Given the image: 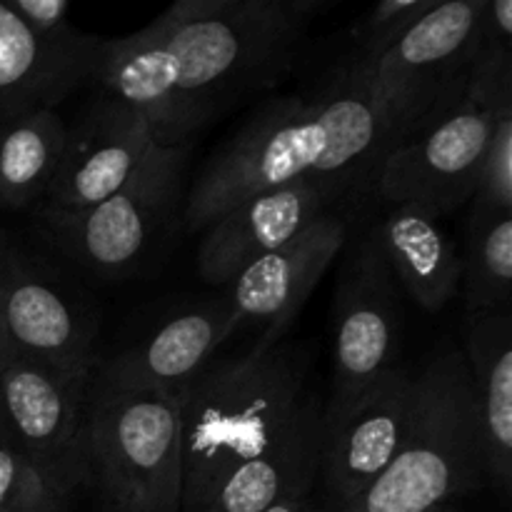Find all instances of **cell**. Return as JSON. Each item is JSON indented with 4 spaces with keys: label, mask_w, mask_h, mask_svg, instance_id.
<instances>
[{
    "label": "cell",
    "mask_w": 512,
    "mask_h": 512,
    "mask_svg": "<svg viewBox=\"0 0 512 512\" xmlns=\"http://www.w3.org/2000/svg\"><path fill=\"white\" fill-rule=\"evenodd\" d=\"M313 0H180L138 33L100 38L93 83L130 105L160 148L190 145L223 110L295 63Z\"/></svg>",
    "instance_id": "1"
},
{
    "label": "cell",
    "mask_w": 512,
    "mask_h": 512,
    "mask_svg": "<svg viewBox=\"0 0 512 512\" xmlns=\"http://www.w3.org/2000/svg\"><path fill=\"white\" fill-rule=\"evenodd\" d=\"M380 158L373 68L358 58L318 93L265 103L225 140L185 198V230L200 233L235 205L295 183L338 193Z\"/></svg>",
    "instance_id": "2"
},
{
    "label": "cell",
    "mask_w": 512,
    "mask_h": 512,
    "mask_svg": "<svg viewBox=\"0 0 512 512\" xmlns=\"http://www.w3.org/2000/svg\"><path fill=\"white\" fill-rule=\"evenodd\" d=\"M318 405L288 345L253 348L245 358L203 370L180 393V512L203 510L235 468L268 453Z\"/></svg>",
    "instance_id": "3"
},
{
    "label": "cell",
    "mask_w": 512,
    "mask_h": 512,
    "mask_svg": "<svg viewBox=\"0 0 512 512\" xmlns=\"http://www.w3.org/2000/svg\"><path fill=\"white\" fill-rule=\"evenodd\" d=\"M488 480L473 380L463 353H450L415 375L403 445L365 493L318 512H433Z\"/></svg>",
    "instance_id": "4"
},
{
    "label": "cell",
    "mask_w": 512,
    "mask_h": 512,
    "mask_svg": "<svg viewBox=\"0 0 512 512\" xmlns=\"http://www.w3.org/2000/svg\"><path fill=\"white\" fill-rule=\"evenodd\" d=\"M180 393H118L90 378L85 490L103 512H180Z\"/></svg>",
    "instance_id": "5"
},
{
    "label": "cell",
    "mask_w": 512,
    "mask_h": 512,
    "mask_svg": "<svg viewBox=\"0 0 512 512\" xmlns=\"http://www.w3.org/2000/svg\"><path fill=\"white\" fill-rule=\"evenodd\" d=\"M512 108V85L470 73L468 90L430 115L378 163L380 195L440 218L473 200L500 113Z\"/></svg>",
    "instance_id": "6"
},
{
    "label": "cell",
    "mask_w": 512,
    "mask_h": 512,
    "mask_svg": "<svg viewBox=\"0 0 512 512\" xmlns=\"http://www.w3.org/2000/svg\"><path fill=\"white\" fill-rule=\"evenodd\" d=\"M483 10L485 0L435 3L373 65L383 155L468 90L483 43Z\"/></svg>",
    "instance_id": "7"
},
{
    "label": "cell",
    "mask_w": 512,
    "mask_h": 512,
    "mask_svg": "<svg viewBox=\"0 0 512 512\" xmlns=\"http://www.w3.org/2000/svg\"><path fill=\"white\" fill-rule=\"evenodd\" d=\"M188 153L190 145H153L143 165L118 193L75 213L33 210L35 228L80 270L118 278L138 263L163 220L173 213Z\"/></svg>",
    "instance_id": "8"
},
{
    "label": "cell",
    "mask_w": 512,
    "mask_h": 512,
    "mask_svg": "<svg viewBox=\"0 0 512 512\" xmlns=\"http://www.w3.org/2000/svg\"><path fill=\"white\" fill-rule=\"evenodd\" d=\"M88 385L90 378L55 373L0 348V448L33 465L70 505L85 490Z\"/></svg>",
    "instance_id": "9"
},
{
    "label": "cell",
    "mask_w": 512,
    "mask_h": 512,
    "mask_svg": "<svg viewBox=\"0 0 512 512\" xmlns=\"http://www.w3.org/2000/svg\"><path fill=\"white\" fill-rule=\"evenodd\" d=\"M0 348L65 375L93 378L95 320L38 258L0 235Z\"/></svg>",
    "instance_id": "10"
},
{
    "label": "cell",
    "mask_w": 512,
    "mask_h": 512,
    "mask_svg": "<svg viewBox=\"0 0 512 512\" xmlns=\"http://www.w3.org/2000/svg\"><path fill=\"white\" fill-rule=\"evenodd\" d=\"M388 263L378 240L365 245L345 278L335 313L333 390L320 425H333L393 373L395 313Z\"/></svg>",
    "instance_id": "11"
},
{
    "label": "cell",
    "mask_w": 512,
    "mask_h": 512,
    "mask_svg": "<svg viewBox=\"0 0 512 512\" xmlns=\"http://www.w3.org/2000/svg\"><path fill=\"white\" fill-rule=\"evenodd\" d=\"M415 375L395 368L333 425H320L318 478L323 510L340 508L383 475L403 445L413 408Z\"/></svg>",
    "instance_id": "12"
},
{
    "label": "cell",
    "mask_w": 512,
    "mask_h": 512,
    "mask_svg": "<svg viewBox=\"0 0 512 512\" xmlns=\"http://www.w3.org/2000/svg\"><path fill=\"white\" fill-rule=\"evenodd\" d=\"M153 145L145 120L130 105L103 95L65 135L58 173L35 210L75 213L103 203L133 178Z\"/></svg>",
    "instance_id": "13"
},
{
    "label": "cell",
    "mask_w": 512,
    "mask_h": 512,
    "mask_svg": "<svg viewBox=\"0 0 512 512\" xmlns=\"http://www.w3.org/2000/svg\"><path fill=\"white\" fill-rule=\"evenodd\" d=\"M343 243L345 225L335 215L323 213L233 280L230 303L235 318L260 328L255 348L268 350L283 340Z\"/></svg>",
    "instance_id": "14"
},
{
    "label": "cell",
    "mask_w": 512,
    "mask_h": 512,
    "mask_svg": "<svg viewBox=\"0 0 512 512\" xmlns=\"http://www.w3.org/2000/svg\"><path fill=\"white\" fill-rule=\"evenodd\" d=\"M98 43L80 30L45 38L0 0V133L38 110H58L80 85L93 83Z\"/></svg>",
    "instance_id": "15"
},
{
    "label": "cell",
    "mask_w": 512,
    "mask_h": 512,
    "mask_svg": "<svg viewBox=\"0 0 512 512\" xmlns=\"http://www.w3.org/2000/svg\"><path fill=\"white\" fill-rule=\"evenodd\" d=\"M233 303L213 300L175 315L143 343L98 360L93 383L118 393H175L193 383L238 328Z\"/></svg>",
    "instance_id": "16"
},
{
    "label": "cell",
    "mask_w": 512,
    "mask_h": 512,
    "mask_svg": "<svg viewBox=\"0 0 512 512\" xmlns=\"http://www.w3.org/2000/svg\"><path fill=\"white\" fill-rule=\"evenodd\" d=\"M333 195L320 185L295 183L235 205L205 228L198 250L200 278L213 285L233 283L248 265L320 218Z\"/></svg>",
    "instance_id": "17"
},
{
    "label": "cell",
    "mask_w": 512,
    "mask_h": 512,
    "mask_svg": "<svg viewBox=\"0 0 512 512\" xmlns=\"http://www.w3.org/2000/svg\"><path fill=\"white\" fill-rule=\"evenodd\" d=\"M463 355L473 380L488 480L508 495L512 483L510 313H470Z\"/></svg>",
    "instance_id": "18"
},
{
    "label": "cell",
    "mask_w": 512,
    "mask_h": 512,
    "mask_svg": "<svg viewBox=\"0 0 512 512\" xmlns=\"http://www.w3.org/2000/svg\"><path fill=\"white\" fill-rule=\"evenodd\" d=\"M380 250L405 293L428 313H438L463 283V260L438 218L415 205H395L380 228Z\"/></svg>",
    "instance_id": "19"
},
{
    "label": "cell",
    "mask_w": 512,
    "mask_h": 512,
    "mask_svg": "<svg viewBox=\"0 0 512 512\" xmlns=\"http://www.w3.org/2000/svg\"><path fill=\"white\" fill-rule=\"evenodd\" d=\"M320 415L323 405L298 420L268 453L235 468L210 493L200 512H265L288 495L313 493L318 478Z\"/></svg>",
    "instance_id": "20"
},
{
    "label": "cell",
    "mask_w": 512,
    "mask_h": 512,
    "mask_svg": "<svg viewBox=\"0 0 512 512\" xmlns=\"http://www.w3.org/2000/svg\"><path fill=\"white\" fill-rule=\"evenodd\" d=\"M68 125L45 108L0 133V210H35L48 195Z\"/></svg>",
    "instance_id": "21"
},
{
    "label": "cell",
    "mask_w": 512,
    "mask_h": 512,
    "mask_svg": "<svg viewBox=\"0 0 512 512\" xmlns=\"http://www.w3.org/2000/svg\"><path fill=\"white\" fill-rule=\"evenodd\" d=\"M463 260L470 313H508L512 290V213L473 210Z\"/></svg>",
    "instance_id": "22"
},
{
    "label": "cell",
    "mask_w": 512,
    "mask_h": 512,
    "mask_svg": "<svg viewBox=\"0 0 512 512\" xmlns=\"http://www.w3.org/2000/svg\"><path fill=\"white\" fill-rule=\"evenodd\" d=\"M438 0H383L373 5L358 23L353 25V40L360 48V60L373 68L385 50L418 23Z\"/></svg>",
    "instance_id": "23"
},
{
    "label": "cell",
    "mask_w": 512,
    "mask_h": 512,
    "mask_svg": "<svg viewBox=\"0 0 512 512\" xmlns=\"http://www.w3.org/2000/svg\"><path fill=\"white\" fill-rule=\"evenodd\" d=\"M30 463L0 448V512H70Z\"/></svg>",
    "instance_id": "24"
},
{
    "label": "cell",
    "mask_w": 512,
    "mask_h": 512,
    "mask_svg": "<svg viewBox=\"0 0 512 512\" xmlns=\"http://www.w3.org/2000/svg\"><path fill=\"white\" fill-rule=\"evenodd\" d=\"M473 210L512 213V108L503 110L495 123L493 143L473 195Z\"/></svg>",
    "instance_id": "25"
},
{
    "label": "cell",
    "mask_w": 512,
    "mask_h": 512,
    "mask_svg": "<svg viewBox=\"0 0 512 512\" xmlns=\"http://www.w3.org/2000/svg\"><path fill=\"white\" fill-rule=\"evenodd\" d=\"M10 8L23 18L25 25L45 38H68L75 33L68 20V0H10Z\"/></svg>",
    "instance_id": "26"
},
{
    "label": "cell",
    "mask_w": 512,
    "mask_h": 512,
    "mask_svg": "<svg viewBox=\"0 0 512 512\" xmlns=\"http://www.w3.org/2000/svg\"><path fill=\"white\" fill-rule=\"evenodd\" d=\"M265 512H318V505L313 503V493H295L270 505Z\"/></svg>",
    "instance_id": "27"
},
{
    "label": "cell",
    "mask_w": 512,
    "mask_h": 512,
    "mask_svg": "<svg viewBox=\"0 0 512 512\" xmlns=\"http://www.w3.org/2000/svg\"><path fill=\"white\" fill-rule=\"evenodd\" d=\"M433 512H453V510H450L448 505H445V508H438V510H433Z\"/></svg>",
    "instance_id": "28"
}]
</instances>
